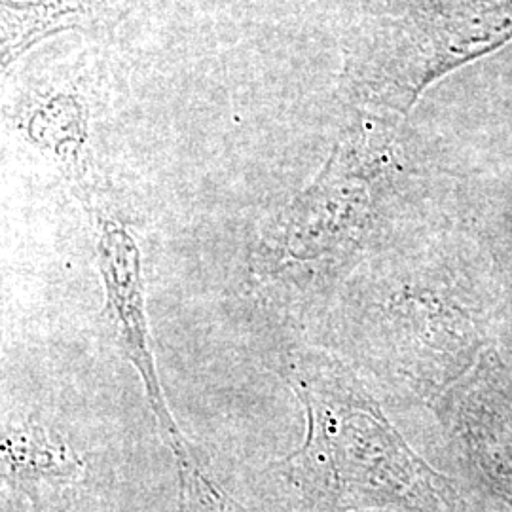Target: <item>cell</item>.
Returning <instances> with one entry per match:
<instances>
[{
  "mask_svg": "<svg viewBox=\"0 0 512 512\" xmlns=\"http://www.w3.org/2000/svg\"><path fill=\"white\" fill-rule=\"evenodd\" d=\"M281 374L304 406L306 439L283 475L310 499L385 501L427 509L429 475L348 368L315 348L287 353Z\"/></svg>",
  "mask_w": 512,
  "mask_h": 512,
  "instance_id": "6da1fadb",
  "label": "cell"
},
{
  "mask_svg": "<svg viewBox=\"0 0 512 512\" xmlns=\"http://www.w3.org/2000/svg\"><path fill=\"white\" fill-rule=\"evenodd\" d=\"M86 211L95 226L97 266L105 289L103 319L114 346L137 372L154 427L175 459L179 473V507L186 512H230L234 501L203 471L165 399L152 348L141 249L128 226L112 217L97 196Z\"/></svg>",
  "mask_w": 512,
  "mask_h": 512,
  "instance_id": "7a4b0ae2",
  "label": "cell"
},
{
  "mask_svg": "<svg viewBox=\"0 0 512 512\" xmlns=\"http://www.w3.org/2000/svg\"><path fill=\"white\" fill-rule=\"evenodd\" d=\"M0 450L4 478L27 494L40 486H67L84 471L73 446L33 418L4 421Z\"/></svg>",
  "mask_w": 512,
  "mask_h": 512,
  "instance_id": "3957f363",
  "label": "cell"
},
{
  "mask_svg": "<svg viewBox=\"0 0 512 512\" xmlns=\"http://www.w3.org/2000/svg\"><path fill=\"white\" fill-rule=\"evenodd\" d=\"M21 129L35 147L54 158L78 202L84 207L92 202L95 190L88 181V116L84 103L71 93L38 97L21 120Z\"/></svg>",
  "mask_w": 512,
  "mask_h": 512,
  "instance_id": "277c9868",
  "label": "cell"
},
{
  "mask_svg": "<svg viewBox=\"0 0 512 512\" xmlns=\"http://www.w3.org/2000/svg\"><path fill=\"white\" fill-rule=\"evenodd\" d=\"M99 0H0L2 69L35 44L63 31L80 29L95 16Z\"/></svg>",
  "mask_w": 512,
  "mask_h": 512,
  "instance_id": "5b68a950",
  "label": "cell"
}]
</instances>
